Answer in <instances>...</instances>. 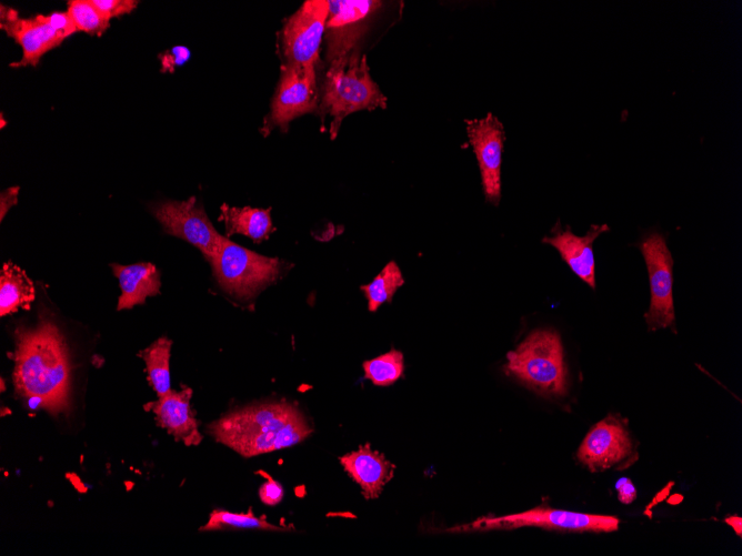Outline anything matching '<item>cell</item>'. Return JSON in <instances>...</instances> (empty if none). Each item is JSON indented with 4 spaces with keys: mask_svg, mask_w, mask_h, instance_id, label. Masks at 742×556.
<instances>
[{
    "mask_svg": "<svg viewBox=\"0 0 742 556\" xmlns=\"http://www.w3.org/2000/svg\"><path fill=\"white\" fill-rule=\"evenodd\" d=\"M12 380L16 393L31 407L52 415L70 411V358L62 333L51 320L41 317L34 327L14 331Z\"/></svg>",
    "mask_w": 742,
    "mask_h": 556,
    "instance_id": "obj_1",
    "label": "cell"
},
{
    "mask_svg": "<svg viewBox=\"0 0 742 556\" xmlns=\"http://www.w3.org/2000/svg\"><path fill=\"white\" fill-rule=\"evenodd\" d=\"M312 431L301 411L288 402L240 407L208 426V432L217 442L243 457L297 445Z\"/></svg>",
    "mask_w": 742,
    "mask_h": 556,
    "instance_id": "obj_2",
    "label": "cell"
},
{
    "mask_svg": "<svg viewBox=\"0 0 742 556\" xmlns=\"http://www.w3.org/2000/svg\"><path fill=\"white\" fill-rule=\"evenodd\" d=\"M377 108L385 109L387 98L373 81L360 49L329 63L318 109L331 118L329 131L332 139L345 117Z\"/></svg>",
    "mask_w": 742,
    "mask_h": 556,
    "instance_id": "obj_3",
    "label": "cell"
},
{
    "mask_svg": "<svg viewBox=\"0 0 742 556\" xmlns=\"http://www.w3.org/2000/svg\"><path fill=\"white\" fill-rule=\"evenodd\" d=\"M504 370L522 384L547 397L564 396L568 371L560 336L552 330H535L507 354Z\"/></svg>",
    "mask_w": 742,
    "mask_h": 556,
    "instance_id": "obj_4",
    "label": "cell"
},
{
    "mask_svg": "<svg viewBox=\"0 0 742 556\" xmlns=\"http://www.w3.org/2000/svg\"><path fill=\"white\" fill-rule=\"evenodd\" d=\"M209 263L222 290L240 300L257 296L279 277L282 270L280 260L258 254L227 236Z\"/></svg>",
    "mask_w": 742,
    "mask_h": 556,
    "instance_id": "obj_5",
    "label": "cell"
},
{
    "mask_svg": "<svg viewBox=\"0 0 742 556\" xmlns=\"http://www.w3.org/2000/svg\"><path fill=\"white\" fill-rule=\"evenodd\" d=\"M620 520L615 516L596 515L535 507L522 513L504 516L480 517L471 523L454 526L448 532H472L491 529H513L519 527H541L548 529L610 533L619 528Z\"/></svg>",
    "mask_w": 742,
    "mask_h": 556,
    "instance_id": "obj_6",
    "label": "cell"
},
{
    "mask_svg": "<svg viewBox=\"0 0 742 556\" xmlns=\"http://www.w3.org/2000/svg\"><path fill=\"white\" fill-rule=\"evenodd\" d=\"M639 249L644 257L650 282V307L644 314L649 331L672 327L674 330L673 305V257L664 236L653 232L644 236Z\"/></svg>",
    "mask_w": 742,
    "mask_h": 556,
    "instance_id": "obj_7",
    "label": "cell"
},
{
    "mask_svg": "<svg viewBox=\"0 0 742 556\" xmlns=\"http://www.w3.org/2000/svg\"><path fill=\"white\" fill-rule=\"evenodd\" d=\"M151 212L166 233L195 246L208 262L219 251L224 236L215 230L195 196L157 202L151 205Z\"/></svg>",
    "mask_w": 742,
    "mask_h": 556,
    "instance_id": "obj_8",
    "label": "cell"
},
{
    "mask_svg": "<svg viewBox=\"0 0 742 556\" xmlns=\"http://www.w3.org/2000/svg\"><path fill=\"white\" fill-rule=\"evenodd\" d=\"M329 1H305L282 29V54L285 64L315 69L325 31Z\"/></svg>",
    "mask_w": 742,
    "mask_h": 556,
    "instance_id": "obj_9",
    "label": "cell"
},
{
    "mask_svg": "<svg viewBox=\"0 0 742 556\" xmlns=\"http://www.w3.org/2000/svg\"><path fill=\"white\" fill-rule=\"evenodd\" d=\"M381 3L375 0L329 1L324 31L329 63L359 49V42Z\"/></svg>",
    "mask_w": 742,
    "mask_h": 556,
    "instance_id": "obj_10",
    "label": "cell"
},
{
    "mask_svg": "<svg viewBox=\"0 0 742 556\" xmlns=\"http://www.w3.org/2000/svg\"><path fill=\"white\" fill-rule=\"evenodd\" d=\"M315 69L283 63L268 122L287 130L295 118L319 108Z\"/></svg>",
    "mask_w": 742,
    "mask_h": 556,
    "instance_id": "obj_11",
    "label": "cell"
},
{
    "mask_svg": "<svg viewBox=\"0 0 742 556\" xmlns=\"http://www.w3.org/2000/svg\"><path fill=\"white\" fill-rule=\"evenodd\" d=\"M469 141L479 163L485 199L498 205L501 199V164L505 131L493 113L465 120Z\"/></svg>",
    "mask_w": 742,
    "mask_h": 556,
    "instance_id": "obj_12",
    "label": "cell"
},
{
    "mask_svg": "<svg viewBox=\"0 0 742 556\" xmlns=\"http://www.w3.org/2000/svg\"><path fill=\"white\" fill-rule=\"evenodd\" d=\"M0 28L12 38L22 49L19 61L11 67H36L41 57L54 49L66 39L48 20L47 14H37L32 18H21L19 12L1 4Z\"/></svg>",
    "mask_w": 742,
    "mask_h": 556,
    "instance_id": "obj_13",
    "label": "cell"
},
{
    "mask_svg": "<svg viewBox=\"0 0 742 556\" xmlns=\"http://www.w3.org/2000/svg\"><path fill=\"white\" fill-rule=\"evenodd\" d=\"M632 453L630 435L622 423L613 416L598 422L583 438L576 458L590 471L610 468Z\"/></svg>",
    "mask_w": 742,
    "mask_h": 556,
    "instance_id": "obj_14",
    "label": "cell"
},
{
    "mask_svg": "<svg viewBox=\"0 0 742 556\" xmlns=\"http://www.w3.org/2000/svg\"><path fill=\"white\" fill-rule=\"evenodd\" d=\"M191 396L192 390L183 386L181 391L170 390L157 401L143 405L147 412L154 414L160 427L187 446L199 445L202 441L195 413L190 404Z\"/></svg>",
    "mask_w": 742,
    "mask_h": 556,
    "instance_id": "obj_15",
    "label": "cell"
},
{
    "mask_svg": "<svg viewBox=\"0 0 742 556\" xmlns=\"http://www.w3.org/2000/svg\"><path fill=\"white\" fill-rule=\"evenodd\" d=\"M609 230L608 224H592L584 235H576L569 226L565 230L555 226L553 235L545 236L542 241L555 247L572 272L594 290L593 243L600 234Z\"/></svg>",
    "mask_w": 742,
    "mask_h": 556,
    "instance_id": "obj_16",
    "label": "cell"
},
{
    "mask_svg": "<svg viewBox=\"0 0 742 556\" xmlns=\"http://www.w3.org/2000/svg\"><path fill=\"white\" fill-rule=\"evenodd\" d=\"M343 469L360 486L365 499L378 498L393 477L394 465L369 444L339 458Z\"/></svg>",
    "mask_w": 742,
    "mask_h": 556,
    "instance_id": "obj_17",
    "label": "cell"
},
{
    "mask_svg": "<svg viewBox=\"0 0 742 556\" xmlns=\"http://www.w3.org/2000/svg\"><path fill=\"white\" fill-rule=\"evenodd\" d=\"M111 269L119 280L121 290L117 306L119 311L143 304L148 296L160 293V273L152 263L141 262L131 265L113 263Z\"/></svg>",
    "mask_w": 742,
    "mask_h": 556,
    "instance_id": "obj_18",
    "label": "cell"
},
{
    "mask_svg": "<svg viewBox=\"0 0 742 556\" xmlns=\"http://www.w3.org/2000/svg\"><path fill=\"white\" fill-rule=\"evenodd\" d=\"M270 212V208H237L223 203L220 206L219 220L224 223L227 237L242 234L255 243H261L275 230Z\"/></svg>",
    "mask_w": 742,
    "mask_h": 556,
    "instance_id": "obj_19",
    "label": "cell"
},
{
    "mask_svg": "<svg viewBox=\"0 0 742 556\" xmlns=\"http://www.w3.org/2000/svg\"><path fill=\"white\" fill-rule=\"evenodd\" d=\"M34 297V285L27 273L11 261L4 262L0 272V315L20 307L29 310Z\"/></svg>",
    "mask_w": 742,
    "mask_h": 556,
    "instance_id": "obj_20",
    "label": "cell"
},
{
    "mask_svg": "<svg viewBox=\"0 0 742 556\" xmlns=\"http://www.w3.org/2000/svg\"><path fill=\"white\" fill-rule=\"evenodd\" d=\"M171 345L172 341L162 336L138 353L146 363L148 382L158 397L171 390L169 368Z\"/></svg>",
    "mask_w": 742,
    "mask_h": 556,
    "instance_id": "obj_21",
    "label": "cell"
},
{
    "mask_svg": "<svg viewBox=\"0 0 742 556\" xmlns=\"http://www.w3.org/2000/svg\"><path fill=\"white\" fill-rule=\"evenodd\" d=\"M239 528L287 532L291 530L292 526H277L270 524L265 519V516L258 517L253 515L251 508L248 513H231L223 509H213L210 513L207 524L203 525L200 530L210 532Z\"/></svg>",
    "mask_w": 742,
    "mask_h": 556,
    "instance_id": "obj_22",
    "label": "cell"
},
{
    "mask_svg": "<svg viewBox=\"0 0 742 556\" xmlns=\"http://www.w3.org/2000/svg\"><path fill=\"white\" fill-rule=\"evenodd\" d=\"M404 284L398 264L389 262L369 284L360 289L368 300V309L375 312L383 303L391 302L394 293Z\"/></svg>",
    "mask_w": 742,
    "mask_h": 556,
    "instance_id": "obj_23",
    "label": "cell"
},
{
    "mask_svg": "<svg viewBox=\"0 0 742 556\" xmlns=\"http://www.w3.org/2000/svg\"><path fill=\"white\" fill-rule=\"evenodd\" d=\"M364 377L377 386H389L395 383L404 372L403 354L391 350L362 363Z\"/></svg>",
    "mask_w": 742,
    "mask_h": 556,
    "instance_id": "obj_24",
    "label": "cell"
},
{
    "mask_svg": "<svg viewBox=\"0 0 742 556\" xmlns=\"http://www.w3.org/2000/svg\"><path fill=\"white\" fill-rule=\"evenodd\" d=\"M68 14L73 21L77 31L92 36H101L109 28L110 21L91 3V0L68 1Z\"/></svg>",
    "mask_w": 742,
    "mask_h": 556,
    "instance_id": "obj_25",
    "label": "cell"
},
{
    "mask_svg": "<svg viewBox=\"0 0 742 556\" xmlns=\"http://www.w3.org/2000/svg\"><path fill=\"white\" fill-rule=\"evenodd\" d=\"M91 3L107 19L111 20L133 11L139 1L136 0H91Z\"/></svg>",
    "mask_w": 742,
    "mask_h": 556,
    "instance_id": "obj_26",
    "label": "cell"
},
{
    "mask_svg": "<svg viewBox=\"0 0 742 556\" xmlns=\"http://www.w3.org/2000/svg\"><path fill=\"white\" fill-rule=\"evenodd\" d=\"M260 473L267 477V481L263 482L259 488V497L261 502L269 506L279 504L283 498V487L267 473Z\"/></svg>",
    "mask_w": 742,
    "mask_h": 556,
    "instance_id": "obj_27",
    "label": "cell"
},
{
    "mask_svg": "<svg viewBox=\"0 0 742 556\" xmlns=\"http://www.w3.org/2000/svg\"><path fill=\"white\" fill-rule=\"evenodd\" d=\"M190 52L186 47H173L170 51L160 54L162 71H169L170 67L180 65L189 59Z\"/></svg>",
    "mask_w": 742,
    "mask_h": 556,
    "instance_id": "obj_28",
    "label": "cell"
},
{
    "mask_svg": "<svg viewBox=\"0 0 742 556\" xmlns=\"http://www.w3.org/2000/svg\"><path fill=\"white\" fill-rule=\"evenodd\" d=\"M618 498L623 504H630L636 498V489L631 479L622 477L615 484Z\"/></svg>",
    "mask_w": 742,
    "mask_h": 556,
    "instance_id": "obj_29",
    "label": "cell"
},
{
    "mask_svg": "<svg viewBox=\"0 0 742 556\" xmlns=\"http://www.w3.org/2000/svg\"><path fill=\"white\" fill-rule=\"evenodd\" d=\"M19 186H12L3 190L0 194V219L6 216V213L18 202Z\"/></svg>",
    "mask_w": 742,
    "mask_h": 556,
    "instance_id": "obj_30",
    "label": "cell"
},
{
    "mask_svg": "<svg viewBox=\"0 0 742 556\" xmlns=\"http://www.w3.org/2000/svg\"><path fill=\"white\" fill-rule=\"evenodd\" d=\"M725 523H728L734 529V532L738 534V536H741L742 519H741L740 516L728 517V518H725Z\"/></svg>",
    "mask_w": 742,
    "mask_h": 556,
    "instance_id": "obj_31",
    "label": "cell"
},
{
    "mask_svg": "<svg viewBox=\"0 0 742 556\" xmlns=\"http://www.w3.org/2000/svg\"><path fill=\"white\" fill-rule=\"evenodd\" d=\"M3 390H4V383H3V378H1V391H3Z\"/></svg>",
    "mask_w": 742,
    "mask_h": 556,
    "instance_id": "obj_32",
    "label": "cell"
}]
</instances>
